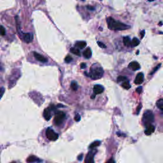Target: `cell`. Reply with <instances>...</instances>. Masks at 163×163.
Listing matches in <instances>:
<instances>
[{"label":"cell","instance_id":"6da1fadb","mask_svg":"<svg viewBox=\"0 0 163 163\" xmlns=\"http://www.w3.org/2000/svg\"><path fill=\"white\" fill-rule=\"evenodd\" d=\"M106 22L108 23V28L111 30L115 31H122L125 29H129L130 28L129 26H127L124 23L121 22L119 21L114 20L113 18L108 17L106 19Z\"/></svg>","mask_w":163,"mask_h":163},{"label":"cell","instance_id":"7a4b0ae2","mask_svg":"<svg viewBox=\"0 0 163 163\" xmlns=\"http://www.w3.org/2000/svg\"><path fill=\"white\" fill-rule=\"evenodd\" d=\"M104 71L102 68L96 67V68H92L90 69V73L89 74V77H90L93 80L100 79L103 77Z\"/></svg>","mask_w":163,"mask_h":163},{"label":"cell","instance_id":"3957f363","mask_svg":"<svg viewBox=\"0 0 163 163\" xmlns=\"http://www.w3.org/2000/svg\"><path fill=\"white\" fill-rule=\"evenodd\" d=\"M154 120V116L153 113L150 110L146 111L143 114V123L145 126H148L151 124Z\"/></svg>","mask_w":163,"mask_h":163},{"label":"cell","instance_id":"277c9868","mask_svg":"<svg viewBox=\"0 0 163 163\" xmlns=\"http://www.w3.org/2000/svg\"><path fill=\"white\" fill-rule=\"evenodd\" d=\"M65 117H66V115L63 111H58L55 115L54 122L57 126H59L63 122Z\"/></svg>","mask_w":163,"mask_h":163},{"label":"cell","instance_id":"5b68a950","mask_svg":"<svg viewBox=\"0 0 163 163\" xmlns=\"http://www.w3.org/2000/svg\"><path fill=\"white\" fill-rule=\"evenodd\" d=\"M46 136L48 139L51 141H56L58 138V134L54 131L51 127L46 129Z\"/></svg>","mask_w":163,"mask_h":163},{"label":"cell","instance_id":"8992f818","mask_svg":"<svg viewBox=\"0 0 163 163\" xmlns=\"http://www.w3.org/2000/svg\"><path fill=\"white\" fill-rule=\"evenodd\" d=\"M96 150H93V151L89 152L87 155L86 158H85V162L84 163H94V155L96 154Z\"/></svg>","mask_w":163,"mask_h":163},{"label":"cell","instance_id":"52a82bcc","mask_svg":"<svg viewBox=\"0 0 163 163\" xmlns=\"http://www.w3.org/2000/svg\"><path fill=\"white\" fill-rule=\"evenodd\" d=\"M23 40L27 43H29L33 40V35L31 33L23 34Z\"/></svg>","mask_w":163,"mask_h":163},{"label":"cell","instance_id":"ba28073f","mask_svg":"<svg viewBox=\"0 0 163 163\" xmlns=\"http://www.w3.org/2000/svg\"><path fill=\"white\" fill-rule=\"evenodd\" d=\"M143 78H144V75L143 73H139L136 77L134 80V84L137 85L142 84L143 82Z\"/></svg>","mask_w":163,"mask_h":163},{"label":"cell","instance_id":"9c48e42d","mask_svg":"<svg viewBox=\"0 0 163 163\" xmlns=\"http://www.w3.org/2000/svg\"><path fill=\"white\" fill-rule=\"evenodd\" d=\"M33 55H34V57H35V59H36L37 60V61H40V62H47V61H48L47 59H46V57H45L44 56H41V54H40L37 53V52H33Z\"/></svg>","mask_w":163,"mask_h":163},{"label":"cell","instance_id":"30bf717a","mask_svg":"<svg viewBox=\"0 0 163 163\" xmlns=\"http://www.w3.org/2000/svg\"><path fill=\"white\" fill-rule=\"evenodd\" d=\"M129 68H130L133 71H136L140 69V65L136 61H133V62H130L129 64Z\"/></svg>","mask_w":163,"mask_h":163},{"label":"cell","instance_id":"8fae6325","mask_svg":"<svg viewBox=\"0 0 163 163\" xmlns=\"http://www.w3.org/2000/svg\"><path fill=\"white\" fill-rule=\"evenodd\" d=\"M93 91L95 94H101L104 91V87L101 85H95L93 88Z\"/></svg>","mask_w":163,"mask_h":163},{"label":"cell","instance_id":"7c38bea8","mask_svg":"<svg viewBox=\"0 0 163 163\" xmlns=\"http://www.w3.org/2000/svg\"><path fill=\"white\" fill-rule=\"evenodd\" d=\"M155 131V127L153 125L150 124L149 126H147L145 131V133L146 135H150L152 133H153Z\"/></svg>","mask_w":163,"mask_h":163},{"label":"cell","instance_id":"4fadbf2b","mask_svg":"<svg viewBox=\"0 0 163 163\" xmlns=\"http://www.w3.org/2000/svg\"><path fill=\"white\" fill-rule=\"evenodd\" d=\"M83 56L85 58L90 59L92 56V51L89 47L87 48L83 52Z\"/></svg>","mask_w":163,"mask_h":163},{"label":"cell","instance_id":"5bb4252c","mask_svg":"<svg viewBox=\"0 0 163 163\" xmlns=\"http://www.w3.org/2000/svg\"><path fill=\"white\" fill-rule=\"evenodd\" d=\"M43 117L46 121H49L51 118V111L49 108H46L43 111Z\"/></svg>","mask_w":163,"mask_h":163},{"label":"cell","instance_id":"9a60e30c","mask_svg":"<svg viewBox=\"0 0 163 163\" xmlns=\"http://www.w3.org/2000/svg\"><path fill=\"white\" fill-rule=\"evenodd\" d=\"M87 43L84 41H77L75 44V46L79 49H84L86 46Z\"/></svg>","mask_w":163,"mask_h":163},{"label":"cell","instance_id":"2e32d148","mask_svg":"<svg viewBox=\"0 0 163 163\" xmlns=\"http://www.w3.org/2000/svg\"><path fill=\"white\" fill-rule=\"evenodd\" d=\"M37 161H40V160H39L38 158L36 157L35 156V155L29 156V157L28 158V159H27V162H28V163H33Z\"/></svg>","mask_w":163,"mask_h":163},{"label":"cell","instance_id":"e0dca14e","mask_svg":"<svg viewBox=\"0 0 163 163\" xmlns=\"http://www.w3.org/2000/svg\"><path fill=\"white\" fill-rule=\"evenodd\" d=\"M123 42L126 46H129L130 45H131V41L130 40L129 37L128 36H126L123 38Z\"/></svg>","mask_w":163,"mask_h":163},{"label":"cell","instance_id":"ac0fdd59","mask_svg":"<svg viewBox=\"0 0 163 163\" xmlns=\"http://www.w3.org/2000/svg\"><path fill=\"white\" fill-rule=\"evenodd\" d=\"M70 52H72V54H73L77 55V56H80V52L79 49H77V48H71Z\"/></svg>","mask_w":163,"mask_h":163},{"label":"cell","instance_id":"d6986e66","mask_svg":"<svg viewBox=\"0 0 163 163\" xmlns=\"http://www.w3.org/2000/svg\"><path fill=\"white\" fill-rule=\"evenodd\" d=\"M122 87L124 88L125 89H129L131 88V85L129 84V82L128 80L124 81L122 84Z\"/></svg>","mask_w":163,"mask_h":163},{"label":"cell","instance_id":"ffe728a7","mask_svg":"<svg viewBox=\"0 0 163 163\" xmlns=\"http://www.w3.org/2000/svg\"><path fill=\"white\" fill-rule=\"evenodd\" d=\"M140 41L137 38H134L131 41V45L133 46H136L139 44Z\"/></svg>","mask_w":163,"mask_h":163},{"label":"cell","instance_id":"44dd1931","mask_svg":"<svg viewBox=\"0 0 163 163\" xmlns=\"http://www.w3.org/2000/svg\"><path fill=\"white\" fill-rule=\"evenodd\" d=\"M157 106L160 109V110H163V100L162 99H160L157 101Z\"/></svg>","mask_w":163,"mask_h":163},{"label":"cell","instance_id":"7402d4cb","mask_svg":"<svg viewBox=\"0 0 163 163\" xmlns=\"http://www.w3.org/2000/svg\"><path fill=\"white\" fill-rule=\"evenodd\" d=\"M100 144H101V142H100V141H96V142H94V143H92L90 145V147H89V148H90V149H94V148L98 147Z\"/></svg>","mask_w":163,"mask_h":163},{"label":"cell","instance_id":"603a6c76","mask_svg":"<svg viewBox=\"0 0 163 163\" xmlns=\"http://www.w3.org/2000/svg\"><path fill=\"white\" fill-rule=\"evenodd\" d=\"M71 87L73 90H77L78 89V84L75 81H73L71 84Z\"/></svg>","mask_w":163,"mask_h":163},{"label":"cell","instance_id":"cb8c5ba5","mask_svg":"<svg viewBox=\"0 0 163 163\" xmlns=\"http://www.w3.org/2000/svg\"><path fill=\"white\" fill-rule=\"evenodd\" d=\"M5 33H6V31H5V29L4 28V27H3V26L0 25V35L3 36V35H5Z\"/></svg>","mask_w":163,"mask_h":163},{"label":"cell","instance_id":"d4e9b609","mask_svg":"<svg viewBox=\"0 0 163 163\" xmlns=\"http://www.w3.org/2000/svg\"><path fill=\"white\" fill-rule=\"evenodd\" d=\"M127 80V77H124V76H119V77L117 78V81L119 82H122V81H126Z\"/></svg>","mask_w":163,"mask_h":163},{"label":"cell","instance_id":"484cf974","mask_svg":"<svg viewBox=\"0 0 163 163\" xmlns=\"http://www.w3.org/2000/svg\"><path fill=\"white\" fill-rule=\"evenodd\" d=\"M72 60H73V58L70 56H67L65 58V62H67V63H69Z\"/></svg>","mask_w":163,"mask_h":163},{"label":"cell","instance_id":"4316f807","mask_svg":"<svg viewBox=\"0 0 163 163\" xmlns=\"http://www.w3.org/2000/svg\"><path fill=\"white\" fill-rule=\"evenodd\" d=\"M160 66H161V64H159V65H157V66L156 67H155V68H154V69H153V70H152V72H151V73H150V75H152L153 74V73H155V72H156V71L157 70V69H159V68H160Z\"/></svg>","mask_w":163,"mask_h":163},{"label":"cell","instance_id":"83f0119b","mask_svg":"<svg viewBox=\"0 0 163 163\" xmlns=\"http://www.w3.org/2000/svg\"><path fill=\"white\" fill-rule=\"evenodd\" d=\"M5 92V89L3 87H0V100L3 97V94Z\"/></svg>","mask_w":163,"mask_h":163},{"label":"cell","instance_id":"f1b7e54d","mask_svg":"<svg viewBox=\"0 0 163 163\" xmlns=\"http://www.w3.org/2000/svg\"><path fill=\"white\" fill-rule=\"evenodd\" d=\"M97 43H98V45H99V46H100V47H101V48H106V46L105 45V44L103 43H101V42H100V41H98V42H97Z\"/></svg>","mask_w":163,"mask_h":163},{"label":"cell","instance_id":"f546056e","mask_svg":"<svg viewBox=\"0 0 163 163\" xmlns=\"http://www.w3.org/2000/svg\"><path fill=\"white\" fill-rule=\"evenodd\" d=\"M75 121H77V122H78V121H80V115L79 114H77L75 115Z\"/></svg>","mask_w":163,"mask_h":163},{"label":"cell","instance_id":"4dcf8cb0","mask_svg":"<svg viewBox=\"0 0 163 163\" xmlns=\"http://www.w3.org/2000/svg\"><path fill=\"white\" fill-rule=\"evenodd\" d=\"M136 91L138 94H141L142 92V86L138 87L136 89Z\"/></svg>","mask_w":163,"mask_h":163},{"label":"cell","instance_id":"1f68e13d","mask_svg":"<svg viewBox=\"0 0 163 163\" xmlns=\"http://www.w3.org/2000/svg\"><path fill=\"white\" fill-rule=\"evenodd\" d=\"M106 163H115V160H113V159L111 158V159H109V160L106 162Z\"/></svg>","mask_w":163,"mask_h":163},{"label":"cell","instance_id":"d6a6232c","mask_svg":"<svg viewBox=\"0 0 163 163\" xmlns=\"http://www.w3.org/2000/svg\"><path fill=\"white\" fill-rule=\"evenodd\" d=\"M80 67L82 69H84V68H86V64L85 63H81Z\"/></svg>","mask_w":163,"mask_h":163},{"label":"cell","instance_id":"836d02e7","mask_svg":"<svg viewBox=\"0 0 163 163\" xmlns=\"http://www.w3.org/2000/svg\"><path fill=\"white\" fill-rule=\"evenodd\" d=\"M141 108H142V105H139V106H138V110H137V113H139V111H140Z\"/></svg>","mask_w":163,"mask_h":163},{"label":"cell","instance_id":"e575fe53","mask_svg":"<svg viewBox=\"0 0 163 163\" xmlns=\"http://www.w3.org/2000/svg\"><path fill=\"white\" fill-rule=\"evenodd\" d=\"M87 8L88 9L90 10H94V7H90V6H87Z\"/></svg>","mask_w":163,"mask_h":163},{"label":"cell","instance_id":"d590c367","mask_svg":"<svg viewBox=\"0 0 163 163\" xmlns=\"http://www.w3.org/2000/svg\"><path fill=\"white\" fill-rule=\"evenodd\" d=\"M141 33H142L141 34V35H142V38H143V37L145 35V31H143L141 32Z\"/></svg>","mask_w":163,"mask_h":163},{"label":"cell","instance_id":"8d00e7d4","mask_svg":"<svg viewBox=\"0 0 163 163\" xmlns=\"http://www.w3.org/2000/svg\"><path fill=\"white\" fill-rule=\"evenodd\" d=\"M82 156H83L82 154H81V155H80L79 157H78V160H82Z\"/></svg>","mask_w":163,"mask_h":163},{"label":"cell","instance_id":"74e56055","mask_svg":"<svg viewBox=\"0 0 163 163\" xmlns=\"http://www.w3.org/2000/svg\"><path fill=\"white\" fill-rule=\"evenodd\" d=\"M149 2H154V1H155V0H148Z\"/></svg>","mask_w":163,"mask_h":163},{"label":"cell","instance_id":"f35d334b","mask_svg":"<svg viewBox=\"0 0 163 163\" xmlns=\"http://www.w3.org/2000/svg\"><path fill=\"white\" fill-rule=\"evenodd\" d=\"M138 53H139V51H137V52H136V54H137V55H138V54H138Z\"/></svg>","mask_w":163,"mask_h":163},{"label":"cell","instance_id":"ab89813d","mask_svg":"<svg viewBox=\"0 0 163 163\" xmlns=\"http://www.w3.org/2000/svg\"><path fill=\"white\" fill-rule=\"evenodd\" d=\"M159 25L162 26V22H160V24H159Z\"/></svg>","mask_w":163,"mask_h":163},{"label":"cell","instance_id":"60d3db41","mask_svg":"<svg viewBox=\"0 0 163 163\" xmlns=\"http://www.w3.org/2000/svg\"><path fill=\"white\" fill-rule=\"evenodd\" d=\"M82 1H84V0H82Z\"/></svg>","mask_w":163,"mask_h":163}]
</instances>
